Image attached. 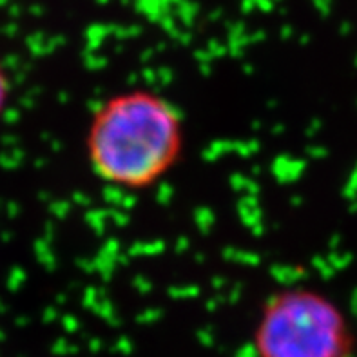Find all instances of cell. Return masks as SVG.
I'll list each match as a JSON object with an SVG mask.
<instances>
[{
	"instance_id": "6da1fadb",
	"label": "cell",
	"mask_w": 357,
	"mask_h": 357,
	"mask_svg": "<svg viewBox=\"0 0 357 357\" xmlns=\"http://www.w3.org/2000/svg\"><path fill=\"white\" fill-rule=\"evenodd\" d=\"M185 145L180 111L149 89L109 96L91 114L86 156L95 176L116 189L156 185L174 169Z\"/></svg>"
},
{
	"instance_id": "7a4b0ae2",
	"label": "cell",
	"mask_w": 357,
	"mask_h": 357,
	"mask_svg": "<svg viewBox=\"0 0 357 357\" xmlns=\"http://www.w3.org/2000/svg\"><path fill=\"white\" fill-rule=\"evenodd\" d=\"M258 357H352L356 335L340 307L319 292L287 290L263 308Z\"/></svg>"
},
{
	"instance_id": "3957f363",
	"label": "cell",
	"mask_w": 357,
	"mask_h": 357,
	"mask_svg": "<svg viewBox=\"0 0 357 357\" xmlns=\"http://www.w3.org/2000/svg\"><path fill=\"white\" fill-rule=\"evenodd\" d=\"M11 91H13V84H11L9 73L4 68V63L0 62V118L4 116L6 109L11 102Z\"/></svg>"
}]
</instances>
